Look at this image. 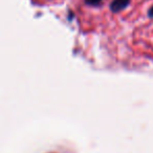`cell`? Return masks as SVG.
Here are the masks:
<instances>
[{
	"instance_id": "1",
	"label": "cell",
	"mask_w": 153,
	"mask_h": 153,
	"mask_svg": "<svg viewBox=\"0 0 153 153\" xmlns=\"http://www.w3.org/2000/svg\"><path fill=\"white\" fill-rule=\"evenodd\" d=\"M130 1L131 0H112L110 3V10L113 13H119L130 4Z\"/></svg>"
},
{
	"instance_id": "3",
	"label": "cell",
	"mask_w": 153,
	"mask_h": 153,
	"mask_svg": "<svg viewBox=\"0 0 153 153\" xmlns=\"http://www.w3.org/2000/svg\"><path fill=\"white\" fill-rule=\"evenodd\" d=\"M148 15H149V17H153V5L150 7V10H149Z\"/></svg>"
},
{
	"instance_id": "2",
	"label": "cell",
	"mask_w": 153,
	"mask_h": 153,
	"mask_svg": "<svg viewBox=\"0 0 153 153\" xmlns=\"http://www.w3.org/2000/svg\"><path fill=\"white\" fill-rule=\"evenodd\" d=\"M103 0H86V3L89 5H99L102 3Z\"/></svg>"
}]
</instances>
